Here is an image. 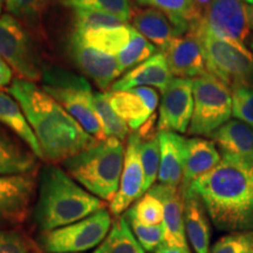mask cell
<instances>
[{"label":"cell","instance_id":"obj_19","mask_svg":"<svg viewBox=\"0 0 253 253\" xmlns=\"http://www.w3.org/2000/svg\"><path fill=\"white\" fill-rule=\"evenodd\" d=\"M39 158L17 135L0 123V176L36 172Z\"/></svg>","mask_w":253,"mask_h":253},{"label":"cell","instance_id":"obj_1","mask_svg":"<svg viewBox=\"0 0 253 253\" xmlns=\"http://www.w3.org/2000/svg\"><path fill=\"white\" fill-rule=\"evenodd\" d=\"M7 91L23 108L40 144L42 160L48 163L62 164L97 142L61 104L34 82L17 78Z\"/></svg>","mask_w":253,"mask_h":253},{"label":"cell","instance_id":"obj_20","mask_svg":"<svg viewBox=\"0 0 253 253\" xmlns=\"http://www.w3.org/2000/svg\"><path fill=\"white\" fill-rule=\"evenodd\" d=\"M160 141V184L181 186L184 172L186 138L173 131H158Z\"/></svg>","mask_w":253,"mask_h":253},{"label":"cell","instance_id":"obj_43","mask_svg":"<svg viewBox=\"0 0 253 253\" xmlns=\"http://www.w3.org/2000/svg\"><path fill=\"white\" fill-rule=\"evenodd\" d=\"M246 46H248L249 48L253 52V33L251 34V36H250L248 41H246Z\"/></svg>","mask_w":253,"mask_h":253},{"label":"cell","instance_id":"obj_25","mask_svg":"<svg viewBox=\"0 0 253 253\" xmlns=\"http://www.w3.org/2000/svg\"><path fill=\"white\" fill-rule=\"evenodd\" d=\"M0 123L17 135L28 148L42 160V151L23 108L8 91L0 90Z\"/></svg>","mask_w":253,"mask_h":253},{"label":"cell","instance_id":"obj_40","mask_svg":"<svg viewBox=\"0 0 253 253\" xmlns=\"http://www.w3.org/2000/svg\"><path fill=\"white\" fill-rule=\"evenodd\" d=\"M155 253H190L188 248H173L166 244H162Z\"/></svg>","mask_w":253,"mask_h":253},{"label":"cell","instance_id":"obj_39","mask_svg":"<svg viewBox=\"0 0 253 253\" xmlns=\"http://www.w3.org/2000/svg\"><path fill=\"white\" fill-rule=\"evenodd\" d=\"M12 82V69L0 55V90Z\"/></svg>","mask_w":253,"mask_h":253},{"label":"cell","instance_id":"obj_33","mask_svg":"<svg viewBox=\"0 0 253 253\" xmlns=\"http://www.w3.org/2000/svg\"><path fill=\"white\" fill-rule=\"evenodd\" d=\"M74 24L77 32L99 30L104 27H118L126 23L113 14L89 8L74 9Z\"/></svg>","mask_w":253,"mask_h":253},{"label":"cell","instance_id":"obj_46","mask_svg":"<svg viewBox=\"0 0 253 253\" xmlns=\"http://www.w3.org/2000/svg\"><path fill=\"white\" fill-rule=\"evenodd\" d=\"M1 9H2V0H0V13H1Z\"/></svg>","mask_w":253,"mask_h":253},{"label":"cell","instance_id":"obj_22","mask_svg":"<svg viewBox=\"0 0 253 253\" xmlns=\"http://www.w3.org/2000/svg\"><path fill=\"white\" fill-rule=\"evenodd\" d=\"M221 155L253 167V129L239 120H230L211 136Z\"/></svg>","mask_w":253,"mask_h":253},{"label":"cell","instance_id":"obj_11","mask_svg":"<svg viewBox=\"0 0 253 253\" xmlns=\"http://www.w3.org/2000/svg\"><path fill=\"white\" fill-rule=\"evenodd\" d=\"M37 188L36 172L0 176V230L17 229L26 221Z\"/></svg>","mask_w":253,"mask_h":253},{"label":"cell","instance_id":"obj_37","mask_svg":"<svg viewBox=\"0 0 253 253\" xmlns=\"http://www.w3.org/2000/svg\"><path fill=\"white\" fill-rule=\"evenodd\" d=\"M232 115L253 129V87L232 90Z\"/></svg>","mask_w":253,"mask_h":253},{"label":"cell","instance_id":"obj_27","mask_svg":"<svg viewBox=\"0 0 253 253\" xmlns=\"http://www.w3.org/2000/svg\"><path fill=\"white\" fill-rule=\"evenodd\" d=\"M94 253H145L135 238L126 214L116 217L106 238Z\"/></svg>","mask_w":253,"mask_h":253},{"label":"cell","instance_id":"obj_44","mask_svg":"<svg viewBox=\"0 0 253 253\" xmlns=\"http://www.w3.org/2000/svg\"><path fill=\"white\" fill-rule=\"evenodd\" d=\"M136 1H137L138 4L144 5V6H147L148 4H149V0H136Z\"/></svg>","mask_w":253,"mask_h":253},{"label":"cell","instance_id":"obj_30","mask_svg":"<svg viewBox=\"0 0 253 253\" xmlns=\"http://www.w3.org/2000/svg\"><path fill=\"white\" fill-rule=\"evenodd\" d=\"M156 46L153 45L149 40L145 39L141 33H138L134 27L131 28L130 41L125 49L118 55V62L120 73L126 71H131L132 68L137 67L145 60L155 55Z\"/></svg>","mask_w":253,"mask_h":253},{"label":"cell","instance_id":"obj_28","mask_svg":"<svg viewBox=\"0 0 253 253\" xmlns=\"http://www.w3.org/2000/svg\"><path fill=\"white\" fill-rule=\"evenodd\" d=\"M148 6L164 12L182 36L189 31L190 25L201 17L194 0H149Z\"/></svg>","mask_w":253,"mask_h":253},{"label":"cell","instance_id":"obj_18","mask_svg":"<svg viewBox=\"0 0 253 253\" xmlns=\"http://www.w3.org/2000/svg\"><path fill=\"white\" fill-rule=\"evenodd\" d=\"M172 79L173 75L170 72L166 56L161 52L145 60L114 82L110 89L130 90L137 87H151L163 93Z\"/></svg>","mask_w":253,"mask_h":253},{"label":"cell","instance_id":"obj_13","mask_svg":"<svg viewBox=\"0 0 253 253\" xmlns=\"http://www.w3.org/2000/svg\"><path fill=\"white\" fill-rule=\"evenodd\" d=\"M68 52L79 69L102 90L112 88L119 75H121L116 56L87 45L75 32L69 38Z\"/></svg>","mask_w":253,"mask_h":253},{"label":"cell","instance_id":"obj_8","mask_svg":"<svg viewBox=\"0 0 253 253\" xmlns=\"http://www.w3.org/2000/svg\"><path fill=\"white\" fill-rule=\"evenodd\" d=\"M0 55L19 79L36 84L42 78L45 67L33 38L9 13L0 15Z\"/></svg>","mask_w":253,"mask_h":253},{"label":"cell","instance_id":"obj_35","mask_svg":"<svg viewBox=\"0 0 253 253\" xmlns=\"http://www.w3.org/2000/svg\"><path fill=\"white\" fill-rule=\"evenodd\" d=\"M209 253H253V232H230L217 239Z\"/></svg>","mask_w":253,"mask_h":253},{"label":"cell","instance_id":"obj_17","mask_svg":"<svg viewBox=\"0 0 253 253\" xmlns=\"http://www.w3.org/2000/svg\"><path fill=\"white\" fill-rule=\"evenodd\" d=\"M149 192L163 204V244L173 248H188L184 223L185 202L181 186L156 184Z\"/></svg>","mask_w":253,"mask_h":253},{"label":"cell","instance_id":"obj_12","mask_svg":"<svg viewBox=\"0 0 253 253\" xmlns=\"http://www.w3.org/2000/svg\"><path fill=\"white\" fill-rule=\"evenodd\" d=\"M194 113L192 79L173 78L162 93L160 104L158 131L188 132Z\"/></svg>","mask_w":253,"mask_h":253},{"label":"cell","instance_id":"obj_21","mask_svg":"<svg viewBox=\"0 0 253 253\" xmlns=\"http://www.w3.org/2000/svg\"><path fill=\"white\" fill-rule=\"evenodd\" d=\"M221 154L213 141L202 137L186 138V155L181 189L185 191L196 179L216 168Z\"/></svg>","mask_w":253,"mask_h":253},{"label":"cell","instance_id":"obj_4","mask_svg":"<svg viewBox=\"0 0 253 253\" xmlns=\"http://www.w3.org/2000/svg\"><path fill=\"white\" fill-rule=\"evenodd\" d=\"M125 154L123 142L108 137L66 160L62 167L82 188L110 203L118 194Z\"/></svg>","mask_w":253,"mask_h":253},{"label":"cell","instance_id":"obj_9","mask_svg":"<svg viewBox=\"0 0 253 253\" xmlns=\"http://www.w3.org/2000/svg\"><path fill=\"white\" fill-rule=\"evenodd\" d=\"M113 225L107 209L56 230L41 233L39 243L47 253H78L99 246Z\"/></svg>","mask_w":253,"mask_h":253},{"label":"cell","instance_id":"obj_32","mask_svg":"<svg viewBox=\"0 0 253 253\" xmlns=\"http://www.w3.org/2000/svg\"><path fill=\"white\" fill-rule=\"evenodd\" d=\"M65 4L73 8H89L106 12L121 19L125 23L131 20L134 6L130 0H63Z\"/></svg>","mask_w":253,"mask_h":253},{"label":"cell","instance_id":"obj_36","mask_svg":"<svg viewBox=\"0 0 253 253\" xmlns=\"http://www.w3.org/2000/svg\"><path fill=\"white\" fill-rule=\"evenodd\" d=\"M129 225L131 227L135 238L140 243L145 252H153L160 248L164 242V233L162 225L148 226L141 224L140 221L126 217Z\"/></svg>","mask_w":253,"mask_h":253},{"label":"cell","instance_id":"obj_2","mask_svg":"<svg viewBox=\"0 0 253 253\" xmlns=\"http://www.w3.org/2000/svg\"><path fill=\"white\" fill-rule=\"evenodd\" d=\"M183 192L202 202L217 230L253 232V167L221 155L216 168Z\"/></svg>","mask_w":253,"mask_h":253},{"label":"cell","instance_id":"obj_34","mask_svg":"<svg viewBox=\"0 0 253 253\" xmlns=\"http://www.w3.org/2000/svg\"><path fill=\"white\" fill-rule=\"evenodd\" d=\"M6 8L21 23L33 24L59 0H4Z\"/></svg>","mask_w":253,"mask_h":253},{"label":"cell","instance_id":"obj_26","mask_svg":"<svg viewBox=\"0 0 253 253\" xmlns=\"http://www.w3.org/2000/svg\"><path fill=\"white\" fill-rule=\"evenodd\" d=\"M130 25H122L118 27H104L99 30L86 32H77L87 45L107 53L109 55H119L130 41L131 37Z\"/></svg>","mask_w":253,"mask_h":253},{"label":"cell","instance_id":"obj_23","mask_svg":"<svg viewBox=\"0 0 253 253\" xmlns=\"http://www.w3.org/2000/svg\"><path fill=\"white\" fill-rule=\"evenodd\" d=\"M131 21L132 27L138 33L162 50L175 38L182 36L169 17L155 7L135 9Z\"/></svg>","mask_w":253,"mask_h":253},{"label":"cell","instance_id":"obj_3","mask_svg":"<svg viewBox=\"0 0 253 253\" xmlns=\"http://www.w3.org/2000/svg\"><path fill=\"white\" fill-rule=\"evenodd\" d=\"M106 209L102 199L74 181L58 164H46L38 178L32 214L41 233L75 223Z\"/></svg>","mask_w":253,"mask_h":253},{"label":"cell","instance_id":"obj_6","mask_svg":"<svg viewBox=\"0 0 253 253\" xmlns=\"http://www.w3.org/2000/svg\"><path fill=\"white\" fill-rule=\"evenodd\" d=\"M188 32L201 42L208 73L231 90L253 87V52L248 46L217 39L196 27H190Z\"/></svg>","mask_w":253,"mask_h":253},{"label":"cell","instance_id":"obj_15","mask_svg":"<svg viewBox=\"0 0 253 253\" xmlns=\"http://www.w3.org/2000/svg\"><path fill=\"white\" fill-rule=\"evenodd\" d=\"M114 112L125 121L131 130H138L154 116L160 96L155 88L137 87L130 90L107 91Z\"/></svg>","mask_w":253,"mask_h":253},{"label":"cell","instance_id":"obj_47","mask_svg":"<svg viewBox=\"0 0 253 253\" xmlns=\"http://www.w3.org/2000/svg\"><path fill=\"white\" fill-rule=\"evenodd\" d=\"M32 253H41V252L40 251H33Z\"/></svg>","mask_w":253,"mask_h":253},{"label":"cell","instance_id":"obj_38","mask_svg":"<svg viewBox=\"0 0 253 253\" xmlns=\"http://www.w3.org/2000/svg\"><path fill=\"white\" fill-rule=\"evenodd\" d=\"M33 243L21 230H0V253H32Z\"/></svg>","mask_w":253,"mask_h":253},{"label":"cell","instance_id":"obj_16","mask_svg":"<svg viewBox=\"0 0 253 253\" xmlns=\"http://www.w3.org/2000/svg\"><path fill=\"white\" fill-rule=\"evenodd\" d=\"M162 53L175 78L195 79L208 73L201 42L189 32L175 38Z\"/></svg>","mask_w":253,"mask_h":253},{"label":"cell","instance_id":"obj_29","mask_svg":"<svg viewBox=\"0 0 253 253\" xmlns=\"http://www.w3.org/2000/svg\"><path fill=\"white\" fill-rule=\"evenodd\" d=\"M94 109L96 115L99 116L107 138L114 137L123 142L126 137H129L130 128L114 112L107 91L94 94Z\"/></svg>","mask_w":253,"mask_h":253},{"label":"cell","instance_id":"obj_45","mask_svg":"<svg viewBox=\"0 0 253 253\" xmlns=\"http://www.w3.org/2000/svg\"><path fill=\"white\" fill-rule=\"evenodd\" d=\"M242 1L246 2L248 5H253V0H242Z\"/></svg>","mask_w":253,"mask_h":253},{"label":"cell","instance_id":"obj_42","mask_svg":"<svg viewBox=\"0 0 253 253\" xmlns=\"http://www.w3.org/2000/svg\"><path fill=\"white\" fill-rule=\"evenodd\" d=\"M246 12H248L250 27H251V30H253V5L246 6Z\"/></svg>","mask_w":253,"mask_h":253},{"label":"cell","instance_id":"obj_10","mask_svg":"<svg viewBox=\"0 0 253 253\" xmlns=\"http://www.w3.org/2000/svg\"><path fill=\"white\" fill-rule=\"evenodd\" d=\"M246 6L242 0H212L190 27L199 28L217 39L246 45L252 34Z\"/></svg>","mask_w":253,"mask_h":253},{"label":"cell","instance_id":"obj_24","mask_svg":"<svg viewBox=\"0 0 253 253\" xmlns=\"http://www.w3.org/2000/svg\"><path fill=\"white\" fill-rule=\"evenodd\" d=\"M184 195V223L186 238L196 253L210 252L211 225L210 218L202 202L190 192Z\"/></svg>","mask_w":253,"mask_h":253},{"label":"cell","instance_id":"obj_7","mask_svg":"<svg viewBox=\"0 0 253 253\" xmlns=\"http://www.w3.org/2000/svg\"><path fill=\"white\" fill-rule=\"evenodd\" d=\"M194 113L188 134L212 136L232 115V90L210 73L192 79Z\"/></svg>","mask_w":253,"mask_h":253},{"label":"cell","instance_id":"obj_31","mask_svg":"<svg viewBox=\"0 0 253 253\" xmlns=\"http://www.w3.org/2000/svg\"><path fill=\"white\" fill-rule=\"evenodd\" d=\"M163 204L156 196L149 191L137 199V202L126 210V216L140 221L148 226L162 225L163 223Z\"/></svg>","mask_w":253,"mask_h":253},{"label":"cell","instance_id":"obj_41","mask_svg":"<svg viewBox=\"0 0 253 253\" xmlns=\"http://www.w3.org/2000/svg\"><path fill=\"white\" fill-rule=\"evenodd\" d=\"M196 7H197L199 14H202L204 12V9L208 7L209 5L212 2V0H194Z\"/></svg>","mask_w":253,"mask_h":253},{"label":"cell","instance_id":"obj_5","mask_svg":"<svg viewBox=\"0 0 253 253\" xmlns=\"http://www.w3.org/2000/svg\"><path fill=\"white\" fill-rule=\"evenodd\" d=\"M42 89L67 110L95 140H106L103 126L94 109V93L86 79L59 66L45 67Z\"/></svg>","mask_w":253,"mask_h":253},{"label":"cell","instance_id":"obj_14","mask_svg":"<svg viewBox=\"0 0 253 253\" xmlns=\"http://www.w3.org/2000/svg\"><path fill=\"white\" fill-rule=\"evenodd\" d=\"M143 186L144 172L140 156V136L137 131H134L128 137L120 186L118 194L110 202V213L115 217L121 216L136 199L144 195Z\"/></svg>","mask_w":253,"mask_h":253}]
</instances>
